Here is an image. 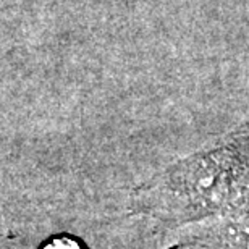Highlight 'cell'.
Returning <instances> with one entry per match:
<instances>
[{
  "instance_id": "1",
  "label": "cell",
  "mask_w": 249,
  "mask_h": 249,
  "mask_svg": "<svg viewBox=\"0 0 249 249\" xmlns=\"http://www.w3.org/2000/svg\"><path fill=\"white\" fill-rule=\"evenodd\" d=\"M248 146L249 124L217 147L181 162L162 178L152 194L172 196L163 199V204L172 199L173 206L180 207L181 212H188V209L204 212V209L220 206L240 177L238 170L246 168Z\"/></svg>"
},
{
  "instance_id": "2",
  "label": "cell",
  "mask_w": 249,
  "mask_h": 249,
  "mask_svg": "<svg viewBox=\"0 0 249 249\" xmlns=\"http://www.w3.org/2000/svg\"><path fill=\"white\" fill-rule=\"evenodd\" d=\"M47 249H81V248H79L74 241H70V240H57V241H53Z\"/></svg>"
}]
</instances>
